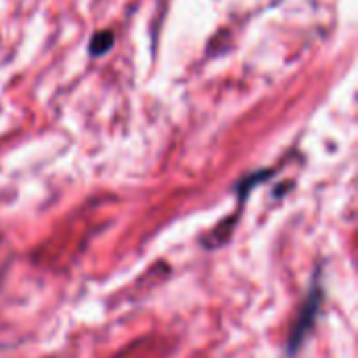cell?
<instances>
[{
	"mask_svg": "<svg viewBox=\"0 0 358 358\" xmlns=\"http://www.w3.org/2000/svg\"><path fill=\"white\" fill-rule=\"evenodd\" d=\"M323 285H321V275L317 273L315 279H313V285H310V292L308 296L304 298L294 323H292V329H289V338H287V357H296L300 352V348L304 346L306 338L310 336V331L315 329L317 325V319L321 315V306H323Z\"/></svg>",
	"mask_w": 358,
	"mask_h": 358,
	"instance_id": "1",
	"label": "cell"
},
{
	"mask_svg": "<svg viewBox=\"0 0 358 358\" xmlns=\"http://www.w3.org/2000/svg\"><path fill=\"white\" fill-rule=\"evenodd\" d=\"M113 42H115V36H113L111 31H99V34H94V38L90 40L88 50H90V55L101 57V55H105V52L113 46Z\"/></svg>",
	"mask_w": 358,
	"mask_h": 358,
	"instance_id": "2",
	"label": "cell"
}]
</instances>
